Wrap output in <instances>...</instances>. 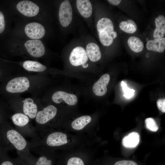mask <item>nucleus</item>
Segmentation results:
<instances>
[{
    "label": "nucleus",
    "mask_w": 165,
    "mask_h": 165,
    "mask_svg": "<svg viewBox=\"0 0 165 165\" xmlns=\"http://www.w3.org/2000/svg\"><path fill=\"white\" fill-rule=\"evenodd\" d=\"M97 27L101 43L105 46L110 45L117 36L112 20L107 18H102L98 22Z\"/></svg>",
    "instance_id": "obj_1"
},
{
    "label": "nucleus",
    "mask_w": 165,
    "mask_h": 165,
    "mask_svg": "<svg viewBox=\"0 0 165 165\" xmlns=\"http://www.w3.org/2000/svg\"><path fill=\"white\" fill-rule=\"evenodd\" d=\"M74 89L65 87L55 91L51 96L52 100L56 104L64 103L70 106L76 105L78 102L79 94L80 91Z\"/></svg>",
    "instance_id": "obj_2"
},
{
    "label": "nucleus",
    "mask_w": 165,
    "mask_h": 165,
    "mask_svg": "<svg viewBox=\"0 0 165 165\" xmlns=\"http://www.w3.org/2000/svg\"><path fill=\"white\" fill-rule=\"evenodd\" d=\"M0 131L3 143L9 141L19 151H21L25 148L27 145L26 141L18 132L9 129L5 124L0 127Z\"/></svg>",
    "instance_id": "obj_3"
},
{
    "label": "nucleus",
    "mask_w": 165,
    "mask_h": 165,
    "mask_svg": "<svg viewBox=\"0 0 165 165\" xmlns=\"http://www.w3.org/2000/svg\"><path fill=\"white\" fill-rule=\"evenodd\" d=\"M69 59L70 64L73 67L81 66L85 70L89 67V58L86 50L82 47L78 46L74 48L70 53Z\"/></svg>",
    "instance_id": "obj_4"
},
{
    "label": "nucleus",
    "mask_w": 165,
    "mask_h": 165,
    "mask_svg": "<svg viewBox=\"0 0 165 165\" xmlns=\"http://www.w3.org/2000/svg\"><path fill=\"white\" fill-rule=\"evenodd\" d=\"M29 79L25 77L14 78L9 81L7 84L6 89L12 93L23 92L28 90L30 87Z\"/></svg>",
    "instance_id": "obj_5"
},
{
    "label": "nucleus",
    "mask_w": 165,
    "mask_h": 165,
    "mask_svg": "<svg viewBox=\"0 0 165 165\" xmlns=\"http://www.w3.org/2000/svg\"><path fill=\"white\" fill-rule=\"evenodd\" d=\"M59 18L61 24L66 27L71 23L72 18V6L68 0H65L61 4L59 12Z\"/></svg>",
    "instance_id": "obj_6"
},
{
    "label": "nucleus",
    "mask_w": 165,
    "mask_h": 165,
    "mask_svg": "<svg viewBox=\"0 0 165 165\" xmlns=\"http://www.w3.org/2000/svg\"><path fill=\"white\" fill-rule=\"evenodd\" d=\"M110 79V75L108 73L103 75L92 85L91 90L92 93L98 97L105 95L108 90L107 86Z\"/></svg>",
    "instance_id": "obj_7"
},
{
    "label": "nucleus",
    "mask_w": 165,
    "mask_h": 165,
    "mask_svg": "<svg viewBox=\"0 0 165 165\" xmlns=\"http://www.w3.org/2000/svg\"><path fill=\"white\" fill-rule=\"evenodd\" d=\"M24 46L28 52L33 57H40L45 53V47L40 40L33 39L28 40L25 43Z\"/></svg>",
    "instance_id": "obj_8"
},
{
    "label": "nucleus",
    "mask_w": 165,
    "mask_h": 165,
    "mask_svg": "<svg viewBox=\"0 0 165 165\" xmlns=\"http://www.w3.org/2000/svg\"><path fill=\"white\" fill-rule=\"evenodd\" d=\"M57 110L53 105H50L38 112L35 117L36 122L40 124H44L56 116Z\"/></svg>",
    "instance_id": "obj_9"
},
{
    "label": "nucleus",
    "mask_w": 165,
    "mask_h": 165,
    "mask_svg": "<svg viewBox=\"0 0 165 165\" xmlns=\"http://www.w3.org/2000/svg\"><path fill=\"white\" fill-rule=\"evenodd\" d=\"M18 11L24 15L32 17L36 15L39 11V7L32 2L27 0L20 2L17 5Z\"/></svg>",
    "instance_id": "obj_10"
},
{
    "label": "nucleus",
    "mask_w": 165,
    "mask_h": 165,
    "mask_svg": "<svg viewBox=\"0 0 165 165\" xmlns=\"http://www.w3.org/2000/svg\"><path fill=\"white\" fill-rule=\"evenodd\" d=\"M25 32L30 38L37 39L43 37L45 30L44 27L40 23L33 22L29 23L26 26Z\"/></svg>",
    "instance_id": "obj_11"
},
{
    "label": "nucleus",
    "mask_w": 165,
    "mask_h": 165,
    "mask_svg": "<svg viewBox=\"0 0 165 165\" xmlns=\"http://www.w3.org/2000/svg\"><path fill=\"white\" fill-rule=\"evenodd\" d=\"M68 140L66 134L61 132H55L48 137L46 143L51 146H58L67 143Z\"/></svg>",
    "instance_id": "obj_12"
},
{
    "label": "nucleus",
    "mask_w": 165,
    "mask_h": 165,
    "mask_svg": "<svg viewBox=\"0 0 165 165\" xmlns=\"http://www.w3.org/2000/svg\"><path fill=\"white\" fill-rule=\"evenodd\" d=\"M146 47L148 50L162 53L165 49V38H156L153 40H148L146 43Z\"/></svg>",
    "instance_id": "obj_13"
},
{
    "label": "nucleus",
    "mask_w": 165,
    "mask_h": 165,
    "mask_svg": "<svg viewBox=\"0 0 165 165\" xmlns=\"http://www.w3.org/2000/svg\"><path fill=\"white\" fill-rule=\"evenodd\" d=\"M23 102V111L24 114L31 119L35 118L38 112V108L33 100L31 98H27L24 100Z\"/></svg>",
    "instance_id": "obj_14"
},
{
    "label": "nucleus",
    "mask_w": 165,
    "mask_h": 165,
    "mask_svg": "<svg viewBox=\"0 0 165 165\" xmlns=\"http://www.w3.org/2000/svg\"><path fill=\"white\" fill-rule=\"evenodd\" d=\"M86 51L89 59L92 62H97L101 58L99 47L94 43H89L86 46Z\"/></svg>",
    "instance_id": "obj_15"
},
{
    "label": "nucleus",
    "mask_w": 165,
    "mask_h": 165,
    "mask_svg": "<svg viewBox=\"0 0 165 165\" xmlns=\"http://www.w3.org/2000/svg\"><path fill=\"white\" fill-rule=\"evenodd\" d=\"M76 5L78 11L83 17L88 18L92 15V6L89 0H77Z\"/></svg>",
    "instance_id": "obj_16"
},
{
    "label": "nucleus",
    "mask_w": 165,
    "mask_h": 165,
    "mask_svg": "<svg viewBox=\"0 0 165 165\" xmlns=\"http://www.w3.org/2000/svg\"><path fill=\"white\" fill-rule=\"evenodd\" d=\"M156 28L153 36L154 38H162L165 35V17L163 15H160L155 19Z\"/></svg>",
    "instance_id": "obj_17"
},
{
    "label": "nucleus",
    "mask_w": 165,
    "mask_h": 165,
    "mask_svg": "<svg viewBox=\"0 0 165 165\" xmlns=\"http://www.w3.org/2000/svg\"><path fill=\"white\" fill-rule=\"evenodd\" d=\"M140 135L136 132H133L125 136L122 140V144L124 146L128 148L136 147L139 144Z\"/></svg>",
    "instance_id": "obj_18"
},
{
    "label": "nucleus",
    "mask_w": 165,
    "mask_h": 165,
    "mask_svg": "<svg viewBox=\"0 0 165 165\" xmlns=\"http://www.w3.org/2000/svg\"><path fill=\"white\" fill-rule=\"evenodd\" d=\"M23 68L26 70L35 72H43L46 69V66L41 63L34 61H26L23 63Z\"/></svg>",
    "instance_id": "obj_19"
},
{
    "label": "nucleus",
    "mask_w": 165,
    "mask_h": 165,
    "mask_svg": "<svg viewBox=\"0 0 165 165\" xmlns=\"http://www.w3.org/2000/svg\"><path fill=\"white\" fill-rule=\"evenodd\" d=\"M92 120L90 116L85 115L79 117L75 119L72 123V128L75 130H79L83 129Z\"/></svg>",
    "instance_id": "obj_20"
},
{
    "label": "nucleus",
    "mask_w": 165,
    "mask_h": 165,
    "mask_svg": "<svg viewBox=\"0 0 165 165\" xmlns=\"http://www.w3.org/2000/svg\"><path fill=\"white\" fill-rule=\"evenodd\" d=\"M127 43L131 50L135 53L140 52L143 49V43L140 38L137 37H130L128 40Z\"/></svg>",
    "instance_id": "obj_21"
},
{
    "label": "nucleus",
    "mask_w": 165,
    "mask_h": 165,
    "mask_svg": "<svg viewBox=\"0 0 165 165\" xmlns=\"http://www.w3.org/2000/svg\"><path fill=\"white\" fill-rule=\"evenodd\" d=\"M119 27L122 31L128 33H134L137 30L136 24L131 19L121 22L119 23Z\"/></svg>",
    "instance_id": "obj_22"
},
{
    "label": "nucleus",
    "mask_w": 165,
    "mask_h": 165,
    "mask_svg": "<svg viewBox=\"0 0 165 165\" xmlns=\"http://www.w3.org/2000/svg\"><path fill=\"white\" fill-rule=\"evenodd\" d=\"M11 119L14 124L20 127L25 126L29 122L28 116L21 113L15 114L12 116Z\"/></svg>",
    "instance_id": "obj_23"
},
{
    "label": "nucleus",
    "mask_w": 165,
    "mask_h": 165,
    "mask_svg": "<svg viewBox=\"0 0 165 165\" xmlns=\"http://www.w3.org/2000/svg\"><path fill=\"white\" fill-rule=\"evenodd\" d=\"M0 165H23L19 161L10 158L4 151L2 150L0 155Z\"/></svg>",
    "instance_id": "obj_24"
},
{
    "label": "nucleus",
    "mask_w": 165,
    "mask_h": 165,
    "mask_svg": "<svg viewBox=\"0 0 165 165\" xmlns=\"http://www.w3.org/2000/svg\"><path fill=\"white\" fill-rule=\"evenodd\" d=\"M145 122L146 128L150 130L156 132L158 130V127L156 121L153 118H147L145 119Z\"/></svg>",
    "instance_id": "obj_25"
},
{
    "label": "nucleus",
    "mask_w": 165,
    "mask_h": 165,
    "mask_svg": "<svg viewBox=\"0 0 165 165\" xmlns=\"http://www.w3.org/2000/svg\"><path fill=\"white\" fill-rule=\"evenodd\" d=\"M121 85L124 93V96L127 98H129L134 95L135 90L128 87L127 84L123 81H122Z\"/></svg>",
    "instance_id": "obj_26"
},
{
    "label": "nucleus",
    "mask_w": 165,
    "mask_h": 165,
    "mask_svg": "<svg viewBox=\"0 0 165 165\" xmlns=\"http://www.w3.org/2000/svg\"><path fill=\"white\" fill-rule=\"evenodd\" d=\"M52 161L44 156H42L35 160L34 165H52Z\"/></svg>",
    "instance_id": "obj_27"
},
{
    "label": "nucleus",
    "mask_w": 165,
    "mask_h": 165,
    "mask_svg": "<svg viewBox=\"0 0 165 165\" xmlns=\"http://www.w3.org/2000/svg\"><path fill=\"white\" fill-rule=\"evenodd\" d=\"M67 165H84V164L81 158L78 157H73L69 159Z\"/></svg>",
    "instance_id": "obj_28"
},
{
    "label": "nucleus",
    "mask_w": 165,
    "mask_h": 165,
    "mask_svg": "<svg viewBox=\"0 0 165 165\" xmlns=\"http://www.w3.org/2000/svg\"><path fill=\"white\" fill-rule=\"evenodd\" d=\"M157 105L159 109L163 112H165V99H160L157 101Z\"/></svg>",
    "instance_id": "obj_29"
},
{
    "label": "nucleus",
    "mask_w": 165,
    "mask_h": 165,
    "mask_svg": "<svg viewBox=\"0 0 165 165\" xmlns=\"http://www.w3.org/2000/svg\"><path fill=\"white\" fill-rule=\"evenodd\" d=\"M114 165H138L135 162L131 160H123L116 162Z\"/></svg>",
    "instance_id": "obj_30"
},
{
    "label": "nucleus",
    "mask_w": 165,
    "mask_h": 165,
    "mask_svg": "<svg viewBox=\"0 0 165 165\" xmlns=\"http://www.w3.org/2000/svg\"><path fill=\"white\" fill-rule=\"evenodd\" d=\"M5 22L4 15L0 11V33H2L5 28Z\"/></svg>",
    "instance_id": "obj_31"
},
{
    "label": "nucleus",
    "mask_w": 165,
    "mask_h": 165,
    "mask_svg": "<svg viewBox=\"0 0 165 165\" xmlns=\"http://www.w3.org/2000/svg\"><path fill=\"white\" fill-rule=\"evenodd\" d=\"M108 1L111 4L114 5H118L121 1L120 0H108Z\"/></svg>",
    "instance_id": "obj_32"
},
{
    "label": "nucleus",
    "mask_w": 165,
    "mask_h": 165,
    "mask_svg": "<svg viewBox=\"0 0 165 165\" xmlns=\"http://www.w3.org/2000/svg\"><path fill=\"white\" fill-rule=\"evenodd\" d=\"M1 138H2V137H1V134L0 131V155L1 154V153L2 151V150L1 149Z\"/></svg>",
    "instance_id": "obj_33"
},
{
    "label": "nucleus",
    "mask_w": 165,
    "mask_h": 165,
    "mask_svg": "<svg viewBox=\"0 0 165 165\" xmlns=\"http://www.w3.org/2000/svg\"><path fill=\"white\" fill-rule=\"evenodd\" d=\"M1 117L0 116V122H1Z\"/></svg>",
    "instance_id": "obj_34"
}]
</instances>
